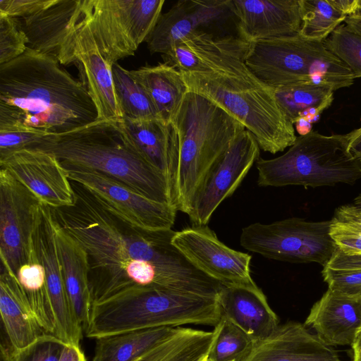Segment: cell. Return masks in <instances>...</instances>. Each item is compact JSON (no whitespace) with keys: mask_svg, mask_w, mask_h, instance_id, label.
<instances>
[{"mask_svg":"<svg viewBox=\"0 0 361 361\" xmlns=\"http://www.w3.org/2000/svg\"><path fill=\"white\" fill-rule=\"evenodd\" d=\"M75 202L51 209L58 225L86 252L92 305L137 288L201 295L209 277L173 245L176 231L134 226L115 215L80 184Z\"/></svg>","mask_w":361,"mask_h":361,"instance_id":"cell-1","label":"cell"},{"mask_svg":"<svg viewBox=\"0 0 361 361\" xmlns=\"http://www.w3.org/2000/svg\"><path fill=\"white\" fill-rule=\"evenodd\" d=\"M97 119L86 87L60 66L56 56L27 48L0 65V122L60 134Z\"/></svg>","mask_w":361,"mask_h":361,"instance_id":"cell-2","label":"cell"},{"mask_svg":"<svg viewBox=\"0 0 361 361\" xmlns=\"http://www.w3.org/2000/svg\"><path fill=\"white\" fill-rule=\"evenodd\" d=\"M30 149L54 155L63 167L102 173L152 200L171 204L165 177L137 152L121 121L96 120L66 133H51Z\"/></svg>","mask_w":361,"mask_h":361,"instance_id":"cell-3","label":"cell"},{"mask_svg":"<svg viewBox=\"0 0 361 361\" xmlns=\"http://www.w3.org/2000/svg\"><path fill=\"white\" fill-rule=\"evenodd\" d=\"M189 91L216 104L239 121L271 154L292 146L293 124L280 107L274 88L256 77L245 60L226 61L209 71H180Z\"/></svg>","mask_w":361,"mask_h":361,"instance_id":"cell-4","label":"cell"},{"mask_svg":"<svg viewBox=\"0 0 361 361\" xmlns=\"http://www.w3.org/2000/svg\"><path fill=\"white\" fill-rule=\"evenodd\" d=\"M171 122L180 144L171 204L189 216L209 173L245 128L220 106L191 91L186 93Z\"/></svg>","mask_w":361,"mask_h":361,"instance_id":"cell-5","label":"cell"},{"mask_svg":"<svg viewBox=\"0 0 361 361\" xmlns=\"http://www.w3.org/2000/svg\"><path fill=\"white\" fill-rule=\"evenodd\" d=\"M221 319L217 298L166 290L137 288L93 304L85 334L99 338L158 327L216 326Z\"/></svg>","mask_w":361,"mask_h":361,"instance_id":"cell-6","label":"cell"},{"mask_svg":"<svg viewBox=\"0 0 361 361\" xmlns=\"http://www.w3.org/2000/svg\"><path fill=\"white\" fill-rule=\"evenodd\" d=\"M261 187L317 188L354 184L361 178V160L348 149L345 135H324L311 130L297 137L283 154L256 161Z\"/></svg>","mask_w":361,"mask_h":361,"instance_id":"cell-7","label":"cell"},{"mask_svg":"<svg viewBox=\"0 0 361 361\" xmlns=\"http://www.w3.org/2000/svg\"><path fill=\"white\" fill-rule=\"evenodd\" d=\"M245 64L256 77L273 88L314 82L335 91L350 87L355 80L350 70L324 42L310 40L300 35L250 42Z\"/></svg>","mask_w":361,"mask_h":361,"instance_id":"cell-8","label":"cell"},{"mask_svg":"<svg viewBox=\"0 0 361 361\" xmlns=\"http://www.w3.org/2000/svg\"><path fill=\"white\" fill-rule=\"evenodd\" d=\"M164 0H82L98 47L113 66L135 54L154 28Z\"/></svg>","mask_w":361,"mask_h":361,"instance_id":"cell-9","label":"cell"},{"mask_svg":"<svg viewBox=\"0 0 361 361\" xmlns=\"http://www.w3.org/2000/svg\"><path fill=\"white\" fill-rule=\"evenodd\" d=\"M330 220L309 221L291 217L271 224L254 223L243 228L241 246L266 258L290 263L316 262L323 267L336 245Z\"/></svg>","mask_w":361,"mask_h":361,"instance_id":"cell-10","label":"cell"},{"mask_svg":"<svg viewBox=\"0 0 361 361\" xmlns=\"http://www.w3.org/2000/svg\"><path fill=\"white\" fill-rule=\"evenodd\" d=\"M56 58L61 64H75L79 68L82 83L97 109V120H123L114 86L112 66L98 47L83 10L82 0L60 44Z\"/></svg>","mask_w":361,"mask_h":361,"instance_id":"cell-11","label":"cell"},{"mask_svg":"<svg viewBox=\"0 0 361 361\" xmlns=\"http://www.w3.org/2000/svg\"><path fill=\"white\" fill-rule=\"evenodd\" d=\"M42 204L11 173L0 168L1 267L16 275L23 264L39 262L33 234Z\"/></svg>","mask_w":361,"mask_h":361,"instance_id":"cell-12","label":"cell"},{"mask_svg":"<svg viewBox=\"0 0 361 361\" xmlns=\"http://www.w3.org/2000/svg\"><path fill=\"white\" fill-rule=\"evenodd\" d=\"M64 168L71 181L80 184L104 207L130 224L150 231L171 229L173 226L178 211L173 205L152 200L102 173Z\"/></svg>","mask_w":361,"mask_h":361,"instance_id":"cell-13","label":"cell"},{"mask_svg":"<svg viewBox=\"0 0 361 361\" xmlns=\"http://www.w3.org/2000/svg\"><path fill=\"white\" fill-rule=\"evenodd\" d=\"M173 245L199 271L224 286H253L252 257L228 247L207 225L176 231Z\"/></svg>","mask_w":361,"mask_h":361,"instance_id":"cell-14","label":"cell"},{"mask_svg":"<svg viewBox=\"0 0 361 361\" xmlns=\"http://www.w3.org/2000/svg\"><path fill=\"white\" fill-rule=\"evenodd\" d=\"M259 147L250 132H241L207 176L191 214L193 224L207 225L219 204L240 185L259 158Z\"/></svg>","mask_w":361,"mask_h":361,"instance_id":"cell-15","label":"cell"},{"mask_svg":"<svg viewBox=\"0 0 361 361\" xmlns=\"http://www.w3.org/2000/svg\"><path fill=\"white\" fill-rule=\"evenodd\" d=\"M33 243L38 260L45 271L46 286L56 320L55 336L66 343L79 345L82 327L65 287L57 252L52 211L43 204L34 231Z\"/></svg>","mask_w":361,"mask_h":361,"instance_id":"cell-16","label":"cell"},{"mask_svg":"<svg viewBox=\"0 0 361 361\" xmlns=\"http://www.w3.org/2000/svg\"><path fill=\"white\" fill-rule=\"evenodd\" d=\"M0 168L6 169L51 209L75 204V192L68 173L49 153L38 149H22L0 159Z\"/></svg>","mask_w":361,"mask_h":361,"instance_id":"cell-17","label":"cell"},{"mask_svg":"<svg viewBox=\"0 0 361 361\" xmlns=\"http://www.w3.org/2000/svg\"><path fill=\"white\" fill-rule=\"evenodd\" d=\"M228 6L237 19L238 36L249 43L300 34V0H228Z\"/></svg>","mask_w":361,"mask_h":361,"instance_id":"cell-18","label":"cell"},{"mask_svg":"<svg viewBox=\"0 0 361 361\" xmlns=\"http://www.w3.org/2000/svg\"><path fill=\"white\" fill-rule=\"evenodd\" d=\"M240 361H343L305 325L296 322L279 324L268 336L255 341Z\"/></svg>","mask_w":361,"mask_h":361,"instance_id":"cell-19","label":"cell"},{"mask_svg":"<svg viewBox=\"0 0 361 361\" xmlns=\"http://www.w3.org/2000/svg\"><path fill=\"white\" fill-rule=\"evenodd\" d=\"M230 11L228 0H182L161 13L146 39L151 54H166L178 42Z\"/></svg>","mask_w":361,"mask_h":361,"instance_id":"cell-20","label":"cell"},{"mask_svg":"<svg viewBox=\"0 0 361 361\" xmlns=\"http://www.w3.org/2000/svg\"><path fill=\"white\" fill-rule=\"evenodd\" d=\"M121 125L140 155L165 177L171 204L180 154L179 137L175 126L162 119L126 118L121 120Z\"/></svg>","mask_w":361,"mask_h":361,"instance_id":"cell-21","label":"cell"},{"mask_svg":"<svg viewBox=\"0 0 361 361\" xmlns=\"http://www.w3.org/2000/svg\"><path fill=\"white\" fill-rule=\"evenodd\" d=\"M331 346L351 345L361 328V298L327 289L304 324Z\"/></svg>","mask_w":361,"mask_h":361,"instance_id":"cell-22","label":"cell"},{"mask_svg":"<svg viewBox=\"0 0 361 361\" xmlns=\"http://www.w3.org/2000/svg\"><path fill=\"white\" fill-rule=\"evenodd\" d=\"M217 300L221 315L255 341L270 335L279 324L277 315L257 284L224 286Z\"/></svg>","mask_w":361,"mask_h":361,"instance_id":"cell-23","label":"cell"},{"mask_svg":"<svg viewBox=\"0 0 361 361\" xmlns=\"http://www.w3.org/2000/svg\"><path fill=\"white\" fill-rule=\"evenodd\" d=\"M54 221L57 252L66 292L76 317L85 330L92 307L87 255L58 225L54 218Z\"/></svg>","mask_w":361,"mask_h":361,"instance_id":"cell-24","label":"cell"},{"mask_svg":"<svg viewBox=\"0 0 361 361\" xmlns=\"http://www.w3.org/2000/svg\"><path fill=\"white\" fill-rule=\"evenodd\" d=\"M1 329L14 348L28 346L44 332L39 324L15 274L1 267Z\"/></svg>","mask_w":361,"mask_h":361,"instance_id":"cell-25","label":"cell"},{"mask_svg":"<svg viewBox=\"0 0 361 361\" xmlns=\"http://www.w3.org/2000/svg\"><path fill=\"white\" fill-rule=\"evenodd\" d=\"M81 0H56L37 13L21 20L27 48L56 56L60 44L80 8Z\"/></svg>","mask_w":361,"mask_h":361,"instance_id":"cell-26","label":"cell"},{"mask_svg":"<svg viewBox=\"0 0 361 361\" xmlns=\"http://www.w3.org/2000/svg\"><path fill=\"white\" fill-rule=\"evenodd\" d=\"M130 71L149 96L161 118L171 122L189 91L180 72L165 62Z\"/></svg>","mask_w":361,"mask_h":361,"instance_id":"cell-27","label":"cell"},{"mask_svg":"<svg viewBox=\"0 0 361 361\" xmlns=\"http://www.w3.org/2000/svg\"><path fill=\"white\" fill-rule=\"evenodd\" d=\"M176 328L145 329L97 338L92 361H132L168 338Z\"/></svg>","mask_w":361,"mask_h":361,"instance_id":"cell-28","label":"cell"},{"mask_svg":"<svg viewBox=\"0 0 361 361\" xmlns=\"http://www.w3.org/2000/svg\"><path fill=\"white\" fill-rule=\"evenodd\" d=\"M277 102L294 125L298 121L310 123L333 102L334 90L314 82H301L274 88Z\"/></svg>","mask_w":361,"mask_h":361,"instance_id":"cell-29","label":"cell"},{"mask_svg":"<svg viewBox=\"0 0 361 361\" xmlns=\"http://www.w3.org/2000/svg\"><path fill=\"white\" fill-rule=\"evenodd\" d=\"M112 75L123 118L132 121L161 119L149 96L130 71L116 62L112 66Z\"/></svg>","mask_w":361,"mask_h":361,"instance_id":"cell-30","label":"cell"},{"mask_svg":"<svg viewBox=\"0 0 361 361\" xmlns=\"http://www.w3.org/2000/svg\"><path fill=\"white\" fill-rule=\"evenodd\" d=\"M322 274L328 289L361 298V255L345 252L336 246Z\"/></svg>","mask_w":361,"mask_h":361,"instance_id":"cell-31","label":"cell"},{"mask_svg":"<svg viewBox=\"0 0 361 361\" xmlns=\"http://www.w3.org/2000/svg\"><path fill=\"white\" fill-rule=\"evenodd\" d=\"M300 3L302 18L299 35L310 40L324 42L347 17L332 0H300Z\"/></svg>","mask_w":361,"mask_h":361,"instance_id":"cell-32","label":"cell"},{"mask_svg":"<svg viewBox=\"0 0 361 361\" xmlns=\"http://www.w3.org/2000/svg\"><path fill=\"white\" fill-rule=\"evenodd\" d=\"M217 333L216 326L212 331L179 326L170 349L159 361H199L209 353Z\"/></svg>","mask_w":361,"mask_h":361,"instance_id":"cell-33","label":"cell"},{"mask_svg":"<svg viewBox=\"0 0 361 361\" xmlns=\"http://www.w3.org/2000/svg\"><path fill=\"white\" fill-rule=\"evenodd\" d=\"M218 333L209 352L210 361H240L251 350L255 341L227 318L216 326Z\"/></svg>","mask_w":361,"mask_h":361,"instance_id":"cell-34","label":"cell"},{"mask_svg":"<svg viewBox=\"0 0 361 361\" xmlns=\"http://www.w3.org/2000/svg\"><path fill=\"white\" fill-rule=\"evenodd\" d=\"M326 48L350 70L355 79L361 78V35L345 24L338 26L324 41Z\"/></svg>","mask_w":361,"mask_h":361,"instance_id":"cell-35","label":"cell"},{"mask_svg":"<svg viewBox=\"0 0 361 361\" xmlns=\"http://www.w3.org/2000/svg\"><path fill=\"white\" fill-rule=\"evenodd\" d=\"M329 233L341 250L361 255V218L349 212L342 205L330 220Z\"/></svg>","mask_w":361,"mask_h":361,"instance_id":"cell-36","label":"cell"},{"mask_svg":"<svg viewBox=\"0 0 361 361\" xmlns=\"http://www.w3.org/2000/svg\"><path fill=\"white\" fill-rule=\"evenodd\" d=\"M51 133L20 123L0 122V159L32 149Z\"/></svg>","mask_w":361,"mask_h":361,"instance_id":"cell-37","label":"cell"},{"mask_svg":"<svg viewBox=\"0 0 361 361\" xmlns=\"http://www.w3.org/2000/svg\"><path fill=\"white\" fill-rule=\"evenodd\" d=\"M28 42L21 20L0 13V65L22 55Z\"/></svg>","mask_w":361,"mask_h":361,"instance_id":"cell-38","label":"cell"},{"mask_svg":"<svg viewBox=\"0 0 361 361\" xmlns=\"http://www.w3.org/2000/svg\"><path fill=\"white\" fill-rule=\"evenodd\" d=\"M66 344L55 335L44 333L28 346L17 350L16 361H59Z\"/></svg>","mask_w":361,"mask_h":361,"instance_id":"cell-39","label":"cell"},{"mask_svg":"<svg viewBox=\"0 0 361 361\" xmlns=\"http://www.w3.org/2000/svg\"><path fill=\"white\" fill-rule=\"evenodd\" d=\"M56 0H0V13L16 18L33 16Z\"/></svg>","mask_w":361,"mask_h":361,"instance_id":"cell-40","label":"cell"},{"mask_svg":"<svg viewBox=\"0 0 361 361\" xmlns=\"http://www.w3.org/2000/svg\"><path fill=\"white\" fill-rule=\"evenodd\" d=\"M177 329L178 327L168 338L132 361H159L170 349Z\"/></svg>","mask_w":361,"mask_h":361,"instance_id":"cell-41","label":"cell"},{"mask_svg":"<svg viewBox=\"0 0 361 361\" xmlns=\"http://www.w3.org/2000/svg\"><path fill=\"white\" fill-rule=\"evenodd\" d=\"M351 154L361 160V127L345 135Z\"/></svg>","mask_w":361,"mask_h":361,"instance_id":"cell-42","label":"cell"},{"mask_svg":"<svg viewBox=\"0 0 361 361\" xmlns=\"http://www.w3.org/2000/svg\"><path fill=\"white\" fill-rule=\"evenodd\" d=\"M59 361H86V358L79 345L66 343Z\"/></svg>","mask_w":361,"mask_h":361,"instance_id":"cell-43","label":"cell"},{"mask_svg":"<svg viewBox=\"0 0 361 361\" xmlns=\"http://www.w3.org/2000/svg\"><path fill=\"white\" fill-rule=\"evenodd\" d=\"M17 350L13 347L6 335L4 338L1 336L0 344L1 361H16Z\"/></svg>","mask_w":361,"mask_h":361,"instance_id":"cell-44","label":"cell"},{"mask_svg":"<svg viewBox=\"0 0 361 361\" xmlns=\"http://www.w3.org/2000/svg\"><path fill=\"white\" fill-rule=\"evenodd\" d=\"M343 23L350 29L361 35V0H359L356 10L348 15Z\"/></svg>","mask_w":361,"mask_h":361,"instance_id":"cell-45","label":"cell"},{"mask_svg":"<svg viewBox=\"0 0 361 361\" xmlns=\"http://www.w3.org/2000/svg\"><path fill=\"white\" fill-rule=\"evenodd\" d=\"M334 5L347 16L353 13L358 6L359 0H332Z\"/></svg>","mask_w":361,"mask_h":361,"instance_id":"cell-46","label":"cell"},{"mask_svg":"<svg viewBox=\"0 0 361 361\" xmlns=\"http://www.w3.org/2000/svg\"><path fill=\"white\" fill-rule=\"evenodd\" d=\"M351 347L353 361H361V328L357 331Z\"/></svg>","mask_w":361,"mask_h":361,"instance_id":"cell-47","label":"cell"},{"mask_svg":"<svg viewBox=\"0 0 361 361\" xmlns=\"http://www.w3.org/2000/svg\"><path fill=\"white\" fill-rule=\"evenodd\" d=\"M344 207L350 213L361 218V209L355 207L353 204H345Z\"/></svg>","mask_w":361,"mask_h":361,"instance_id":"cell-48","label":"cell"},{"mask_svg":"<svg viewBox=\"0 0 361 361\" xmlns=\"http://www.w3.org/2000/svg\"><path fill=\"white\" fill-rule=\"evenodd\" d=\"M355 207L361 209V194L357 195L353 203Z\"/></svg>","mask_w":361,"mask_h":361,"instance_id":"cell-49","label":"cell"},{"mask_svg":"<svg viewBox=\"0 0 361 361\" xmlns=\"http://www.w3.org/2000/svg\"><path fill=\"white\" fill-rule=\"evenodd\" d=\"M209 354L199 361H210V360L209 359Z\"/></svg>","mask_w":361,"mask_h":361,"instance_id":"cell-50","label":"cell"}]
</instances>
